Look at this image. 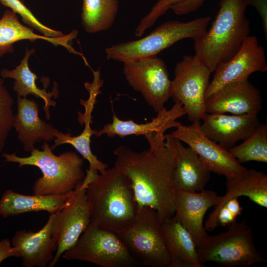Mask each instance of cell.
I'll use <instances>...</instances> for the list:
<instances>
[{
	"label": "cell",
	"instance_id": "6da1fadb",
	"mask_svg": "<svg viewBox=\"0 0 267 267\" xmlns=\"http://www.w3.org/2000/svg\"><path fill=\"white\" fill-rule=\"evenodd\" d=\"M114 166L128 179L138 208L154 210L162 223L175 212L173 154L165 142L136 152L126 145L118 147Z\"/></svg>",
	"mask_w": 267,
	"mask_h": 267
},
{
	"label": "cell",
	"instance_id": "7a4b0ae2",
	"mask_svg": "<svg viewBox=\"0 0 267 267\" xmlns=\"http://www.w3.org/2000/svg\"><path fill=\"white\" fill-rule=\"evenodd\" d=\"M91 222L116 233L134 221L138 208L127 178L114 166L98 174L87 185Z\"/></svg>",
	"mask_w": 267,
	"mask_h": 267
},
{
	"label": "cell",
	"instance_id": "3957f363",
	"mask_svg": "<svg viewBox=\"0 0 267 267\" xmlns=\"http://www.w3.org/2000/svg\"><path fill=\"white\" fill-rule=\"evenodd\" d=\"M246 8L242 0H221L210 29L194 41L195 55L212 73L220 64L231 58L249 36Z\"/></svg>",
	"mask_w": 267,
	"mask_h": 267
},
{
	"label": "cell",
	"instance_id": "277c9868",
	"mask_svg": "<svg viewBox=\"0 0 267 267\" xmlns=\"http://www.w3.org/2000/svg\"><path fill=\"white\" fill-rule=\"evenodd\" d=\"M42 148V150L34 148L28 157L6 153L2 156L4 161L18 163L19 167L30 165L39 168L43 176L33 185L34 194L59 195L74 191L86 176L85 159L73 151L57 156L47 142Z\"/></svg>",
	"mask_w": 267,
	"mask_h": 267
},
{
	"label": "cell",
	"instance_id": "5b68a950",
	"mask_svg": "<svg viewBox=\"0 0 267 267\" xmlns=\"http://www.w3.org/2000/svg\"><path fill=\"white\" fill-rule=\"evenodd\" d=\"M210 20V16H204L188 22H165L146 37L106 48V58L124 62L156 56L181 40L190 38L195 41L202 38L208 30Z\"/></svg>",
	"mask_w": 267,
	"mask_h": 267
},
{
	"label": "cell",
	"instance_id": "8992f818",
	"mask_svg": "<svg viewBox=\"0 0 267 267\" xmlns=\"http://www.w3.org/2000/svg\"><path fill=\"white\" fill-rule=\"evenodd\" d=\"M197 251L203 265L213 262L224 267H247L265 261L245 219L234 222L224 232L208 235Z\"/></svg>",
	"mask_w": 267,
	"mask_h": 267
},
{
	"label": "cell",
	"instance_id": "52a82bcc",
	"mask_svg": "<svg viewBox=\"0 0 267 267\" xmlns=\"http://www.w3.org/2000/svg\"><path fill=\"white\" fill-rule=\"evenodd\" d=\"M117 234L139 265L169 267L170 260L162 224L153 209L138 208L132 223Z\"/></svg>",
	"mask_w": 267,
	"mask_h": 267
},
{
	"label": "cell",
	"instance_id": "ba28073f",
	"mask_svg": "<svg viewBox=\"0 0 267 267\" xmlns=\"http://www.w3.org/2000/svg\"><path fill=\"white\" fill-rule=\"evenodd\" d=\"M62 257L101 267H134L139 265L116 233L91 222L76 243L65 251Z\"/></svg>",
	"mask_w": 267,
	"mask_h": 267
},
{
	"label": "cell",
	"instance_id": "9c48e42d",
	"mask_svg": "<svg viewBox=\"0 0 267 267\" xmlns=\"http://www.w3.org/2000/svg\"><path fill=\"white\" fill-rule=\"evenodd\" d=\"M174 72L171 97L182 105L190 121H200L206 113L205 95L212 72L195 55L183 56Z\"/></svg>",
	"mask_w": 267,
	"mask_h": 267
},
{
	"label": "cell",
	"instance_id": "30bf717a",
	"mask_svg": "<svg viewBox=\"0 0 267 267\" xmlns=\"http://www.w3.org/2000/svg\"><path fill=\"white\" fill-rule=\"evenodd\" d=\"M91 181L85 177L63 207L54 214L51 232L57 249L48 266L54 267L62 254L72 247L91 222V211L86 188Z\"/></svg>",
	"mask_w": 267,
	"mask_h": 267
},
{
	"label": "cell",
	"instance_id": "8fae6325",
	"mask_svg": "<svg viewBox=\"0 0 267 267\" xmlns=\"http://www.w3.org/2000/svg\"><path fill=\"white\" fill-rule=\"evenodd\" d=\"M123 63V72L129 85L141 93L155 112L164 109L171 96L172 86L164 61L154 56Z\"/></svg>",
	"mask_w": 267,
	"mask_h": 267
},
{
	"label": "cell",
	"instance_id": "7c38bea8",
	"mask_svg": "<svg viewBox=\"0 0 267 267\" xmlns=\"http://www.w3.org/2000/svg\"><path fill=\"white\" fill-rule=\"evenodd\" d=\"M200 121L188 126L180 124L169 135L187 144L198 155L211 172L226 178H240L247 173L244 167L228 149L207 137L200 129Z\"/></svg>",
	"mask_w": 267,
	"mask_h": 267
},
{
	"label": "cell",
	"instance_id": "4fadbf2b",
	"mask_svg": "<svg viewBox=\"0 0 267 267\" xmlns=\"http://www.w3.org/2000/svg\"><path fill=\"white\" fill-rule=\"evenodd\" d=\"M267 71L264 49L256 36L249 35L231 58L217 66L206 91L205 99L228 84L248 80L253 73Z\"/></svg>",
	"mask_w": 267,
	"mask_h": 267
},
{
	"label": "cell",
	"instance_id": "5bb4252c",
	"mask_svg": "<svg viewBox=\"0 0 267 267\" xmlns=\"http://www.w3.org/2000/svg\"><path fill=\"white\" fill-rule=\"evenodd\" d=\"M185 114L182 105L178 102H175L170 109L165 108L157 113L156 117L150 122L143 124L136 123L132 120H121L113 112L112 122L105 125L99 131L95 130L94 135L97 137L106 134L109 137L118 135L121 138L131 135H143L150 147L165 141L166 131L178 127L181 123L177 119Z\"/></svg>",
	"mask_w": 267,
	"mask_h": 267
},
{
	"label": "cell",
	"instance_id": "9a60e30c",
	"mask_svg": "<svg viewBox=\"0 0 267 267\" xmlns=\"http://www.w3.org/2000/svg\"><path fill=\"white\" fill-rule=\"evenodd\" d=\"M221 199V196L211 190H176L174 216L189 232L197 247L208 235L203 224L205 215Z\"/></svg>",
	"mask_w": 267,
	"mask_h": 267
},
{
	"label": "cell",
	"instance_id": "2e32d148",
	"mask_svg": "<svg viewBox=\"0 0 267 267\" xmlns=\"http://www.w3.org/2000/svg\"><path fill=\"white\" fill-rule=\"evenodd\" d=\"M262 106L259 90L248 80L228 84L205 101L206 113L258 115Z\"/></svg>",
	"mask_w": 267,
	"mask_h": 267
},
{
	"label": "cell",
	"instance_id": "e0dca14e",
	"mask_svg": "<svg viewBox=\"0 0 267 267\" xmlns=\"http://www.w3.org/2000/svg\"><path fill=\"white\" fill-rule=\"evenodd\" d=\"M166 145L171 150L175 161L174 180L176 190L200 191L210 178L211 172L191 147L180 140L165 134Z\"/></svg>",
	"mask_w": 267,
	"mask_h": 267
},
{
	"label": "cell",
	"instance_id": "ac0fdd59",
	"mask_svg": "<svg viewBox=\"0 0 267 267\" xmlns=\"http://www.w3.org/2000/svg\"><path fill=\"white\" fill-rule=\"evenodd\" d=\"M201 120L203 133L226 149L247 138L260 124L257 114L205 113Z\"/></svg>",
	"mask_w": 267,
	"mask_h": 267
},
{
	"label": "cell",
	"instance_id": "d6986e66",
	"mask_svg": "<svg viewBox=\"0 0 267 267\" xmlns=\"http://www.w3.org/2000/svg\"><path fill=\"white\" fill-rule=\"evenodd\" d=\"M85 87L88 90L89 96L87 100H81V103L85 108V112L79 114L80 122L84 123L85 128L81 134L77 136H72L70 133L64 134L59 131L55 134L54 144L51 149L53 150L56 147L63 144L68 143L72 145L77 152L89 163V168L86 173L95 176L99 173L106 170L107 164L99 160L97 157L93 154L90 148V138L94 135L95 130H93L90 127L92 123L91 112L92 111L96 98L101 93V85L97 82L87 83Z\"/></svg>",
	"mask_w": 267,
	"mask_h": 267
},
{
	"label": "cell",
	"instance_id": "ffe728a7",
	"mask_svg": "<svg viewBox=\"0 0 267 267\" xmlns=\"http://www.w3.org/2000/svg\"><path fill=\"white\" fill-rule=\"evenodd\" d=\"M54 214H50L46 223L38 231L23 229L15 233L12 245L20 253L25 267H46L53 260L57 247L51 232Z\"/></svg>",
	"mask_w": 267,
	"mask_h": 267
},
{
	"label": "cell",
	"instance_id": "44dd1931",
	"mask_svg": "<svg viewBox=\"0 0 267 267\" xmlns=\"http://www.w3.org/2000/svg\"><path fill=\"white\" fill-rule=\"evenodd\" d=\"M226 192L221 196L220 202L209 215L204 226L207 231L217 227V215L221 208L230 199L246 196L252 202L267 207V175L254 169H248L246 174L240 178H226Z\"/></svg>",
	"mask_w": 267,
	"mask_h": 267
},
{
	"label": "cell",
	"instance_id": "7402d4cb",
	"mask_svg": "<svg viewBox=\"0 0 267 267\" xmlns=\"http://www.w3.org/2000/svg\"><path fill=\"white\" fill-rule=\"evenodd\" d=\"M39 105L33 99L17 97V113L13 128L18 139L23 143L24 150L31 151L37 142L50 141L58 131L53 125L47 124L39 117Z\"/></svg>",
	"mask_w": 267,
	"mask_h": 267
},
{
	"label": "cell",
	"instance_id": "603a6c76",
	"mask_svg": "<svg viewBox=\"0 0 267 267\" xmlns=\"http://www.w3.org/2000/svg\"><path fill=\"white\" fill-rule=\"evenodd\" d=\"M34 29L23 25L19 20L17 13L12 10L6 9L0 19V57L14 51L13 44L18 41L27 40L34 42L37 40L47 41L54 46L61 45L70 53L82 56L72 47L73 40L76 38L78 31L74 30L68 34L60 38H50L37 34Z\"/></svg>",
	"mask_w": 267,
	"mask_h": 267
},
{
	"label": "cell",
	"instance_id": "cb8c5ba5",
	"mask_svg": "<svg viewBox=\"0 0 267 267\" xmlns=\"http://www.w3.org/2000/svg\"><path fill=\"white\" fill-rule=\"evenodd\" d=\"M161 224L170 260L169 267L204 266L199 260L191 235L174 216Z\"/></svg>",
	"mask_w": 267,
	"mask_h": 267
},
{
	"label": "cell",
	"instance_id": "d4e9b609",
	"mask_svg": "<svg viewBox=\"0 0 267 267\" xmlns=\"http://www.w3.org/2000/svg\"><path fill=\"white\" fill-rule=\"evenodd\" d=\"M73 192L59 195H28L7 189L0 200V215L7 218L28 212L42 211H46L50 214L56 213L63 207Z\"/></svg>",
	"mask_w": 267,
	"mask_h": 267
},
{
	"label": "cell",
	"instance_id": "484cf974",
	"mask_svg": "<svg viewBox=\"0 0 267 267\" xmlns=\"http://www.w3.org/2000/svg\"><path fill=\"white\" fill-rule=\"evenodd\" d=\"M35 51L34 48L29 49L27 48L20 63L12 70L2 69L0 71V76L3 79L11 78L15 80L13 89L16 92L17 97H26L28 94H32L43 99L44 102L43 109L46 119L49 120L50 118L49 107L56 105L55 101L51 99V97L56 98L59 91L56 83L51 92H47L46 88L43 89L38 88L36 80L38 77L31 70L28 65L29 59Z\"/></svg>",
	"mask_w": 267,
	"mask_h": 267
},
{
	"label": "cell",
	"instance_id": "4316f807",
	"mask_svg": "<svg viewBox=\"0 0 267 267\" xmlns=\"http://www.w3.org/2000/svg\"><path fill=\"white\" fill-rule=\"evenodd\" d=\"M118 9V0H83L82 26L89 34L107 30L112 27Z\"/></svg>",
	"mask_w": 267,
	"mask_h": 267
},
{
	"label": "cell",
	"instance_id": "83f0119b",
	"mask_svg": "<svg viewBox=\"0 0 267 267\" xmlns=\"http://www.w3.org/2000/svg\"><path fill=\"white\" fill-rule=\"evenodd\" d=\"M228 151L241 164L250 161L267 163V124H260L242 143L228 149Z\"/></svg>",
	"mask_w": 267,
	"mask_h": 267
},
{
	"label": "cell",
	"instance_id": "f1b7e54d",
	"mask_svg": "<svg viewBox=\"0 0 267 267\" xmlns=\"http://www.w3.org/2000/svg\"><path fill=\"white\" fill-rule=\"evenodd\" d=\"M14 101L4 85L0 76V151L4 147L7 138L13 128L14 116L12 106Z\"/></svg>",
	"mask_w": 267,
	"mask_h": 267
},
{
	"label": "cell",
	"instance_id": "f546056e",
	"mask_svg": "<svg viewBox=\"0 0 267 267\" xmlns=\"http://www.w3.org/2000/svg\"><path fill=\"white\" fill-rule=\"evenodd\" d=\"M0 2L4 6L8 7L19 14L24 23L38 31L44 36L50 38H60L66 35L59 31L51 29L42 23L20 0H0Z\"/></svg>",
	"mask_w": 267,
	"mask_h": 267
},
{
	"label": "cell",
	"instance_id": "4dcf8cb0",
	"mask_svg": "<svg viewBox=\"0 0 267 267\" xmlns=\"http://www.w3.org/2000/svg\"><path fill=\"white\" fill-rule=\"evenodd\" d=\"M185 0H158L150 11L143 17L135 30V35L141 37L144 32L152 26L156 21L175 4Z\"/></svg>",
	"mask_w": 267,
	"mask_h": 267
},
{
	"label": "cell",
	"instance_id": "1f68e13d",
	"mask_svg": "<svg viewBox=\"0 0 267 267\" xmlns=\"http://www.w3.org/2000/svg\"><path fill=\"white\" fill-rule=\"evenodd\" d=\"M206 0H185L171 8L177 15H185L197 10Z\"/></svg>",
	"mask_w": 267,
	"mask_h": 267
},
{
	"label": "cell",
	"instance_id": "d6a6232c",
	"mask_svg": "<svg viewBox=\"0 0 267 267\" xmlns=\"http://www.w3.org/2000/svg\"><path fill=\"white\" fill-rule=\"evenodd\" d=\"M247 6L250 5L254 7L260 14L266 39L267 37V0H242Z\"/></svg>",
	"mask_w": 267,
	"mask_h": 267
},
{
	"label": "cell",
	"instance_id": "836d02e7",
	"mask_svg": "<svg viewBox=\"0 0 267 267\" xmlns=\"http://www.w3.org/2000/svg\"><path fill=\"white\" fill-rule=\"evenodd\" d=\"M14 257L20 258V254L18 250L13 247L8 239L5 238L0 241V265L6 259Z\"/></svg>",
	"mask_w": 267,
	"mask_h": 267
},
{
	"label": "cell",
	"instance_id": "e575fe53",
	"mask_svg": "<svg viewBox=\"0 0 267 267\" xmlns=\"http://www.w3.org/2000/svg\"><path fill=\"white\" fill-rule=\"evenodd\" d=\"M237 218L223 205L219 210L217 215L216 223L217 227L219 226H228L236 221Z\"/></svg>",
	"mask_w": 267,
	"mask_h": 267
},
{
	"label": "cell",
	"instance_id": "d590c367",
	"mask_svg": "<svg viewBox=\"0 0 267 267\" xmlns=\"http://www.w3.org/2000/svg\"><path fill=\"white\" fill-rule=\"evenodd\" d=\"M223 205L237 217L241 214L243 209L239 203L238 198L229 199Z\"/></svg>",
	"mask_w": 267,
	"mask_h": 267
},
{
	"label": "cell",
	"instance_id": "8d00e7d4",
	"mask_svg": "<svg viewBox=\"0 0 267 267\" xmlns=\"http://www.w3.org/2000/svg\"><path fill=\"white\" fill-rule=\"evenodd\" d=\"M22 2H24L25 0H20Z\"/></svg>",
	"mask_w": 267,
	"mask_h": 267
},
{
	"label": "cell",
	"instance_id": "74e56055",
	"mask_svg": "<svg viewBox=\"0 0 267 267\" xmlns=\"http://www.w3.org/2000/svg\"></svg>",
	"mask_w": 267,
	"mask_h": 267
}]
</instances>
